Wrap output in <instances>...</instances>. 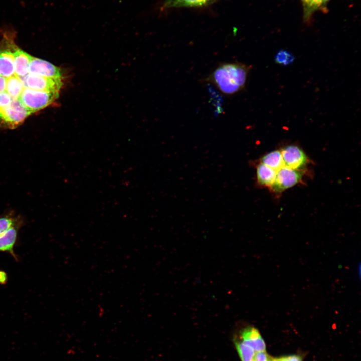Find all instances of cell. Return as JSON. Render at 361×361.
<instances>
[{
	"label": "cell",
	"mask_w": 361,
	"mask_h": 361,
	"mask_svg": "<svg viewBox=\"0 0 361 361\" xmlns=\"http://www.w3.org/2000/svg\"><path fill=\"white\" fill-rule=\"evenodd\" d=\"M250 69L249 66L240 63H223L213 71L207 81L222 93L233 95L244 88Z\"/></svg>",
	"instance_id": "obj_1"
},
{
	"label": "cell",
	"mask_w": 361,
	"mask_h": 361,
	"mask_svg": "<svg viewBox=\"0 0 361 361\" xmlns=\"http://www.w3.org/2000/svg\"><path fill=\"white\" fill-rule=\"evenodd\" d=\"M0 76L8 78L15 74L13 52L17 46L15 43L16 32L5 26L0 30Z\"/></svg>",
	"instance_id": "obj_2"
},
{
	"label": "cell",
	"mask_w": 361,
	"mask_h": 361,
	"mask_svg": "<svg viewBox=\"0 0 361 361\" xmlns=\"http://www.w3.org/2000/svg\"><path fill=\"white\" fill-rule=\"evenodd\" d=\"M32 113L18 99L0 107V126L5 128L14 129L21 124Z\"/></svg>",
	"instance_id": "obj_3"
},
{
	"label": "cell",
	"mask_w": 361,
	"mask_h": 361,
	"mask_svg": "<svg viewBox=\"0 0 361 361\" xmlns=\"http://www.w3.org/2000/svg\"><path fill=\"white\" fill-rule=\"evenodd\" d=\"M59 93L24 88L19 99L32 113L51 104L59 97Z\"/></svg>",
	"instance_id": "obj_4"
},
{
	"label": "cell",
	"mask_w": 361,
	"mask_h": 361,
	"mask_svg": "<svg viewBox=\"0 0 361 361\" xmlns=\"http://www.w3.org/2000/svg\"><path fill=\"white\" fill-rule=\"evenodd\" d=\"M25 88L39 91L60 92L63 78H49L28 74L21 78Z\"/></svg>",
	"instance_id": "obj_5"
},
{
	"label": "cell",
	"mask_w": 361,
	"mask_h": 361,
	"mask_svg": "<svg viewBox=\"0 0 361 361\" xmlns=\"http://www.w3.org/2000/svg\"><path fill=\"white\" fill-rule=\"evenodd\" d=\"M302 177L300 170L284 166L277 171L275 179L270 188L275 192L281 193L297 184Z\"/></svg>",
	"instance_id": "obj_6"
},
{
	"label": "cell",
	"mask_w": 361,
	"mask_h": 361,
	"mask_svg": "<svg viewBox=\"0 0 361 361\" xmlns=\"http://www.w3.org/2000/svg\"><path fill=\"white\" fill-rule=\"evenodd\" d=\"M280 150L285 166L301 171L308 162L304 151L296 145H288Z\"/></svg>",
	"instance_id": "obj_7"
},
{
	"label": "cell",
	"mask_w": 361,
	"mask_h": 361,
	"mask_svg": "<svg viewBox=\"0 0 361 361\" xmlns=\"http://www.w3.org/2000/svg\"><path fill=\"white\" fill-rule=\"evenodd\" d=\"M235 338L252 348L255 352L266 350L265 343L260 332L251 325H245L240 328Z\"/></svg>",
	"instance_id": "obj_8"
},
{
	"label": "cell",
	"mask_w": 361,
	"mask_h": 361,
	"mask_svg": "<svg viewBox=\"0 0 361 361\" xmlns=\"http://www.w3.org/2000/svg\"><path fill=\"white\" fill-rule=\"evenodd\" d=\"M28 73L45 77L63 78V72L59 67L33 56L29 64Z\"/></svg>",
	"instance_id": "obj_9"
},
{
	"label": "cell",
	"mask_w": 361,
	"mask_h": 361,
	"mask_svg": "<svg viewBox=\"0 0 361 361\" xmlns=\"http://www.w3.org/2000/svg\"><path fill=\"white\" fill-rule=\"evenodd\" d=\"M21 223H18L0 235V251L10 253L16 260L17 257L14 251L18 233Z\"/></svg>",
	"instance_id": "obj_10"
},
{
	"label": "cell",
	"mask_w": 361,
	"mask_h": 361,
	"mask_svg": "<svg viewBox=\"0 0 361 361\" xmlns=\"http://www.w3.org/2000/svg\"><path fill=\"white\" fill-rule=\"evenodd\" d=\"M219 0H163L162 11L179 8H202L212 5Z\"/></svg>",
	"instance_id": "obj_11"
},
{
	"label": "cell",
	"mask_w": 361,
	"mask_h": 361,
	"mask_svg": "<svg viewBox=\"0 0 361 361\" xmlns=\"http://www.w3.org/2000/svg\"><path fill=\"white\" fill-rule=\"evenodd\" d=\"M13 55L15 63V74L23 77L28 73V69L32 56L24 52L17 46L15 47Z\"/></svg>",
	"instance_id": "obj_12"
},
{
	"label": "cell",
	"mask_w": 361,
	"mask_h": 361,
	"mask_svg": "<svg viewBox=\"0 0 361 361\" xmlns=\"http://www.w3.org/2000/svg\"><path fill=\"white\" fill-rule=\"evenodd\" d=\"M276 174V171L261 163L256 167L257 181L260 185L270 188L274 182Z\"/></svg>",
	"instance_id": "obj_13"
},
{
	"label": "cell",
	"mask_w": 361,
	"mask_h": 361,
	"mask_svg": "<svg viewBox=\"0 0 361 361\" xmlns=\"http://www.w3.org/2000/svg\"><path fill=\"white\" fill-rule=\"evenodd\" d=\"M24 88L21 77L14 74L7 78L5 91L12 99H18Z\"/></svg>",
	"instance_id": "obj_14"
},
{
	"label": "cell",
	"mask_w": 361,
	"mask_h": 361,
	"mask_svg": "<svg viewBox=\"0 0 361 361\" xmlns=\"http://www.w3.org/2000/svg\"><path fill=\"white\" fill-rule=\"evenodd\" d=\"M260 163L276 171L284 166L280 150H274L266 153L261 158Z\"/></svg>",
	"instance_id": "obj_15"
},
{
	"label": "cell",
	"mask_w": 361,
	"mask_h": 361,
	"mask_svg": "<svg viewBox=\"0 0 361 361\" xmlns=\"http://www.w3.org/2000/svg\"><path fill=\"white\" fill-rule=\"evenodd\" d=\"M235 345L241 361H253L255 351L250 347L235 338Z\"/></svg>",
	"instance_id": "obj_16"
},
{
	"label": "cell",
	"mask_w": 361,
	"mask_h": 361,
	"mask_svg": "<svg viewBox=\"0 0 361 361\" xmlns=\"http://www.w3.org/2000/svg\"><path fill=\"white\" fill-rule=\"evenodd\" d=\"M329 0H301L306 19H309L312 14L324 6Z\"/></svg>",
	"instance_id": "obj_17"
},
{
	"label": "cell",
	"mask_w": 361,
	"mask_h": 361,
	"mask_svg": "<svg viewBox=\"0 0 361 361\" xmlns=\"http://www.w3.org/2000/svg\"><path fill=\"white\" fill-rule=\"evenodd\" d=\"M294 60V56L285 50H280L274 57V61L277 64L284 66L292 64Z\"/></svg>",
	"instance_id": "obj_18"
},
{
	"label": "cell",
	"mask_w": 361,
	"mask_h": 361,
	"mask_svg": "<svg viewBox=\"0 0 361 361\" xmlns=\"http://www.w3.org/2000/svg\"><path fill=\"white\" fill-rule=\"evenodd\" d=\"M21 223V221L12 215H5L0 217V235L13 226Z\"/></svg>",
	"instance_id": "obj_19"
},
{
	"label": "cell",
	"mask_w": 361,
	"mask_h": 361,
	"mask_svg": "<svg viewBox=\"0 0 361 361\" xmlns=\"http://www.w3.org/2000/svg\"><path fill=\"white\" fill-rule=\"evenodd\" d=\"M273 358L270 357L265 351L256 352L253 361H272Z\"/></svg>",
	"instance_id": "obj_20"
},
{
	"label": "cell",
	"mask_w": 361,
	"mask_h": 361,
	"mask_svg": "<svg viewBox=\"0 0 361 361\" xmlns=\"http://www.w3.org/2000/svg\"><path fill=\"white\" fill-rule=\"evenodd\" d=\"M11 100V97L6 92L0 93V107L9 104Z\"/></svg>",
	"instance_id": "obj_21"
},
{
	"label": "cell",
	"mask_w": 361,
	"mask_h": 361,
	"mask_svg": "<svg viewBox=\"0 0 361 361\" xmlns=\"http://www.w3.org/2000/svg\"><path fill=\"white\" fill-rule=\"evenodd\" d=\"M7 78L0 76V93L5 92Z\"/></svg>",
	"instance_id": "obj_22"
},
{
	"label": "cell",
	"mask_w": 361,
	"mask_h": 361,
	"mask_svg": "<svg viewBox=\"0 0 361 361\" xmlns=\"http://www.w3.org/2000/svg\"><path fill=\"white\" fill-rule=\"evenodd\" d=\"M7 275L6 273L3 271H0V284L4 285L7 281Z\"/></svg>",
	"instance_id": "obj_23"
},
{
	"label": "cell",
	"mask_w": 361,
	"mask_h": 361,
	"mask_svg": "<svg viewBox=\"0 0 361 361\" xmlns=\"http://www.w3.org/2000/svg\"><path fill=\"white\" fill-rule=\"evenodd\" d=\"M289 361H302L301 357L296 355H292L287 356Z\"/></svg>",
	"instance_id": "obj_24"
},
{
	"label": "cell",
	"mask_w": 361,
	"mask_h": 361,
	"mask_svg": "<svg viewBox=\"0 0 361 361\" xmlns=\"http://www.w3.org/2000/svg\"><path fill=\"white\" fill-rule=\"evenodd\" d=\"M272 361H289L287 357H282L277 358L273 359Z\"/></svg>",
	"instance_id": "obj_25"
}]
</instances>
